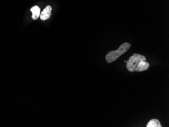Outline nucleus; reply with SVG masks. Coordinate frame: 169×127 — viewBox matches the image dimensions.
Returning <instances> with one entry per match:
<instances>
[{
	"label": "nucleus",
	"mask_w": 169,
	"mask_h": 127,
	"mask_svg": "<svg viewBox=\"0 0 169 127\" xmlns=\"http://www.w3.org/2000/svg\"><path fill=\"white\" fill-rule=\"evenodd\" d=\"M150 66V64L146 61V57L138 53H134L126 61V67L130 72L144 71L147 70Z\"/></svg>",
	"instance_id": "1"
},
{
	"label": "nucleus",
	"mask_w": 169,
	"mask_h": 127,
	"mask_svg": "<svg viewBox=\"0 0 169 127\" xmlns=\"http://www.w3.org/2000/svg\"><path fill=\"white\" fill-rule=\"evenodd\" d=\"M131 44L129 43L125 42L121 45L117 50H113L109 51L105 56V59L108 64H111L121 56L124 54L126 53L130 49Z\"/></svg>",
	"instance_id": "2"
},
{
	"label": "nucleus",
	"mask_w": 169,
	"mask_h": 127,
	"mask_svg": "<svg viewBox=\"0 0 169 127\" xmlns=\"http://www.w3.org/2000/svg\"><path fill=\"white\" fill-rule=\"evenodd\" d=\"M52 7L51 6L48 5L44 9L40 14V18L43 21H45L46 20L49 19L51 15V11H52Z\"/></svg>",
	"instance_id": "3"
},
{
	"label": "nucleus",
	"mask_w": 169,
	"mask_h": 127,
	"mask_svg": "<svg viewBox=\"0 0 169 127\" xmlns=\"http://www.w3.org/2000/svg\"><path fill=\"white\" fill-rule=\"evenodd\" d=\"M30 11L32 12V18L34 20L37 19L40 16V8L38 6H35L30 9Z\"/></svg>",
	"instance_id": "4"
},
{
	"label": "nucleus",
	"mask_w": 169,
	"mask_h": 127,
	"mask_svg": "<svg viewBox=\"0 0 169 127\" xmlns=\"http://www.w3.org/2000/svg\"><path fill=\"white\" fill-rule=\"evenodd\" d=\"M147 127H162L160 121L157 118H153L147 124Z\"/></svg>",
	"instance_id": "5"
}]
</instances>
